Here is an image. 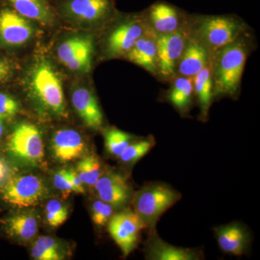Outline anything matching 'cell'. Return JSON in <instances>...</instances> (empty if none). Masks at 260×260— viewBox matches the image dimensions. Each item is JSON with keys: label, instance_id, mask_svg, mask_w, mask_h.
Masks as SVG:
<instances>
[{"label": "cell", "instance_id": "32", "mask_svg": "<svg viewBox=\"0 0 260 260\" xmlns=\"http://www.w3.org/2000/svg\"><path fill=\"white\" fill-rule=\"evenodd\" d=\"M18 102L8 94L0 93V115L5 117L14 116L18 112Z\"/></svg>", "mask_w": 260, "mask_h": 260}, {"label": "cell", "instance_id": "29", "mask_svg": "<svg viewBox=\"0 0 260 260\" xmlns=\"http://www.w3.org/2000/svg\"><path fill=\"white\" fill-rule=\"evenodd\" d=\"M68 207L60 200L53 199L48 202L45 207L46 219L49 225L59 227L68 218Z\"/></svg>", "mask_w": 260, "mask_h": 260}, {"label": "cell", "instance_id": "34", "mask_svg": "<svg viewBox=\"0 0 260 260\" xmlns=\"http://www.w3.org/2000/svg\"><path fill=\"white\" fill-rule=\"evenodd\" d=\"M68 178H69L70 183H71L72 186L73 188V191L75 192L84 193L85 192V189H84L83 184L80 181L76 171L73 169L68 170Z\"/></svg>", "mask_w": 260, "mask_h": 260}, {"label": "cell", "instance_id": "26", "mask_svg": "<svg viewBox=\"0 0 260 260\" xmlns=\"http://www.w3.org/2000/svg\"><path fill=\"white\" fill-rule=\"evenodd\" d=\"M76 172L83 185L94 186L102 174V165L95 155L84 156L77 165Z\"/></svg>", "mask_w": 260, "mask_h": 260}, {"label": "cell", "instance_id": "20", "mask_svg": "<svg viewBox=\"0 0 260 260\" xmlns=\"http://www.w3.org/2000/svg\"><path fill=\"white\" fill-rule=\"evenodd\" d=\"M200 257L199 251L171 245L155 236L149 239L146 246L148 259L198 260Z\"/></svg>", "mask_w": 260, "mask_h": 260}, {"label": "cell", "instance_id": "13", "mask_svg": "<svg viewBox=\"0 0 260 260\" xmlns=\"http://www.w3.org/2000/svg\"><path fill=\"white\" fill-rule=\"evenodd\" d=\"M34 32L28 19L10 8L0 10V44L6 47H20L31 39Z\"/></svg>", "mask_w": 260, "mask_h": 260}, {"label": "cell", "instance_id": "35", "mask_svg": "<svg viewBox=\"0 0 260 260\" xmlns=\"http://www.w3.org/2000/svg\"><path fill=\"white\" fill-rule=\"evenodd\" d=\"M5 172H6V169H5L4 164L0 160V181L4 178Z\"/></svg>", "mask_w": 260, "mask_h": 260}, {"label": "cell", "instance_id": "16", "mask_svg": "<svg viewBox=\"0 0 260 260\" xmlns=\"http://www.w3.org/2000/svg\"><path fill=\"white\" fill-rule=\"evenodd\" d=\"M211 59L209 51L194 37L189 35L178 61L177 68L179 76L194 78Z\"/></svg>", "mask_w": 260, "mask_h": 260}, {"label": "cell", "instance_id": "30", "mask_svg": "<svg viewBox=\"0 0 260 260\" xmlns=\"http://www.w3.org/2000/svg\"><path fill=\"white\" fill-rule=\"evenodd\" d=\"M114 208L99 200L94 202L91 207V217L93 223L98 226H104L109 223V220L114 215Z\"/></svg>", "mask_w": 260, "mask_h": 260}, {"label": "cell", "instance_id": "22", "mask_svg": "<svg viewBox=\"0 0 260 260\" xmlns=\"http://www.w3.org/2000/svg\"><path fill=\"white\" fill-rule=\"evenodd\" d=\"M193 88L203 119L208 117L213 99V80L211 59L203 69L193 78Z\"/></svg>", "mask_w": 260, "mask_h": 260}, {"label": "cell", "instance_id": "31", "mask_svg": "<svg viewBox=\"0 0 260 260\" xmlns=\"http://www.w3.org/2000/svg\"><path fill=\"white\" fill-rule=\"evenodd\" d=\"M53 182L56 189L61 191L64 199H66L74 191L68 178V169H62L57 171L54 174Z\"/></svg>", "mask_w": 260, "mask_h": 260}, {"label": "cell", "instance_id": "19", "mask_svg": "<svg viewBox=\"0 0 260 260\" xmlns=\"http://www.w3.org/2000/svg\"><path fill=\"white\" fill-rule=\"evenodd\" d=\"M219 246L225 252L241 256L249 245V234L239 223H231L215 229Z\"/></svg>", "mask_w": 260, "mask_h": 260}, {"label": "cell", "instance_id": "8", "mask_svg": "<svg viewBox=\"0 0 260 260\" xmlns=\"http://www.w3.org/2000/svg\"><path fill=\"white\" fill-rule=\"evenodd\" d=\"M94 40L88 34H78L68 38L57 48L56 54L61 64L77 73H87L91 69Z\"/></svg>", "mask_w": 260, "mask_h": 260}, {"label": "cell", "instance_id": "33", "mask_svg": "<svg viewBox=\"0 0 260 260\" xmlns=\"http://www.w3.org/2000/svg\"><path fill=\"white\" fill-rule=\"evenodd\" d=\"M14 73V67L9 59L0 56V83H5L11 79Z\"/></svg>", "mask_w": 260, "mask_h": 260}, {"label": "cell", "instance_id": "36", "mask_svg": "<svg viewBox=\"0 0 260 260\" xmlns=\"http://www.w3.org/2000/svg\"><path fill=\"white\" fill-rule=\"evenodd\" d=\"M3 132H4V124H3V117L1 115H0V138H1L2 135H3Z\"/></svg>", "mask_w": 260, "mask_h": 260}, {"label": "cell", "instance_id": "27", "mask_svg": "<svg viewBox=\"0 0 260 260\" xmlns=\"http://www.w3.org/2000/svg\"><path fill=\"white\" fill-rule=\"evenodd\" d=\"M105 147L108 153L114 157H119L126 147L133 142V137L120 129L112 128L104 134Z\"/></svg>", "mask_w": 260, "mask_h": 260}, {"label": "cell", "instance_id": "15", "mask_svg": "<svg viewBox=\"0 0 260 260\" xmlns=\"http://www.w3.org/2000/svg\"><path fill=\"white\" fill-rule=\"evenodd\" d=\"M53 155L59 162L73 161L83 156L86 145L81 135L72 129L58 130L51 140Z\"/></svg>", "mask_w": 260, "mask_h": 260}, {"label": "cell", "instance_id": "24", "mask_svg": "<svg viewBox=\"0 0 260 260\" xmlns=\"http://www.w3.org/2000/svg\"><path fill=\"white\" fill-rule=\"evenodd\" d=\"M193 92V78L179 76L173 82L168 99L178 111L184 113L190 107Z\"/></svg>", "mask_w": 260, "mask_h": 260}, {"label": "cell", "instance_id": "17", "mask_svg": "<svg viewBox=\"0 0 260 260\" xmlns=\"http://www.w3.org/2000/svg\"><path fill=\"white\" fill-rule=\"evenodd\" d=\"M72 103L80 119L88 127L99 129L104 124V116L96 98L89 89L80 87L72 94Z\"/></svg>", "mask_w": 260, "mask_h": 260}, {"label": "cell", "instance_id": "11", "mask_svg": "<svg viewBox=\"0 0 260 260\" xmlns=\"http://www.w3.org/2000/svg\"><path fill=\"white\" fill-rule=\"evenodd\" d=\"M61 13L78 23H102L114 14L113 0H63Z\"/></svg>", "mask_w": 260, "mask_h": 260}, {"label": "cell", "instance_id": "10", "mask_svg": "<svg viewBox=\"0 0 260 260\" xmlns=\"http://www.w3.org/2000/svg\"><path fill=\"white\" fill-rule=\"evenodd\" d=\"M109 232L124 256L129 255L139 242L140 231L145 229L134 210L126 209L113 215L109 222Z\"/></svg>", "mask_w": 260, "mask_h": 260}, {"label": "cell", "instance_id": "23", "mask_svg": "<svg viewBox=\"0 0 260 260\" xmlns=\"http://www.w3.org/2000/svg\"><path fill=\"white\" fill-rule=\"evenodd\" d=\"M6 224L8 234L23 242L32 240L39 231V220L32 212L16 214L10 217Z\"/></svg>", "mask_w": 260, "mask_h": 260}, {"label": "cell", "instance_id": "18", "mask_svg": "<svg viewBox=\"0 0 260 260\" xmlns=\"http://www.w3.org/2000/svg\"><path fill=\"white\" fill-rule=\"evenodd\" d=\"M156 37V34L149 29L125 55L128 60L144 68L153 75H158Z\"/></svg>", "mask_w": 260, "mask_h": 260}, {"label": "cell", "instance_id": "25", "mask_svg": "<svg viewBox=\"0 0 260 260\" xmlns=\"http://www.w3.org/2000/svg\"><path fill=\"white\" fill-rule=\"evenodd\" d=\"M31 254L37 260H62L66 256L62 246L51 237L38 238L32 245Z\"/></svg>", "mask_w": 260, "mask_h": 260}, {"label": "cell", "instance_id": "28", "mask_svg": "<svg viewBox=\"0 0 260 260\" xmlns=\"http://www.w3.org/2000/svg\"><path fill=\"white\" fill-rule=\"evenodd\" d=\"M154 145L155 141L151 138L132 142L119 155V160L124 164H134L148 154Z\"/></svg>", "mask_w": 260, "mask_h": 260}, {"label": "cell", "instance_id": "1", "mask_svg": "<svg viewBox=\"0 0 260 260\" xmlns=\"http://www.w3.org/2000/svg\"><path fill=\"white\" fill-rule=\"evenodd\" d=\"M247 32L210 56L213 97L234 98L239 93L246 59L251 50L252 42Z\"/></svg>", "mask_w": 260, "mask_h": 260}, {"label": "cell", "instance_id": "7", "mask_svg": "<svg viewBox=\"0 0 260 260\" xmlns=\"http://www.w3.org/2000/svg\"><path fill=\"white\" fill-rule=\"evenodd\" d=\"M149 29L143 13L124 18L108 35L106 40L108 56L111 57L125 56L135 42Z\"/></svg>", "mask_w": 260, "mask_h": 260}, {"label": "cell", "instance_id": "4", "mask_svg": "<svg viewBox=\"0 0 260 260\" xmlns=\"http://www.w3.org/2000/svg\"><path fill=\"white\" fill-rule=\"evenodd\" d=\"M180 193L167 184H148L133 194V210L144 224L153 231L159 218L180 200Z\"/></svg>", "mask_w": 260, "mask_h": 260}, {"label": "cell", "instance_id": "9", "mask_svg": "<svg viewBox=\"0 0 260 260\" xmlns=\"http://www.w3.org/2000/svg\"><path fill=\"white\" fill-rule=\"evenodd\" d=\"M189 35L186 22V25L177 31L157 36V70L158 75L162 78H171L175 74L178 61Z\"/></svg>", "mask_w": 260, "mask_h": 260}, {"label": "cell", "instance_id": "3", "mask_svg": "<svg viewBox=\"0 0 260 260\" xmlns=\"http://www.w3.org/2000/svg\"><path fill=\"white\" fill-rule=\"evenodd\" d=\"M28 87L38 104L54 116H67L64 92L60 78L47 59L35 61L28 75Z\"/></svg>", "mask_w": 260, "mask_h": 260}, {"label": "cell", "instance_id": "2", "mask_svg": "<svg viewBox=\"0 0 260 260\" xmlns=\"http://www.w3.org/2000/svg\"><path fill=\"white\" fill-rule=\"evenodd\" d=\"M189 35L201 43L210 56L248 31L247 25L235 15L188 17Z\"/></svg>", "mask_w": 260, "mask_h": 260}, {"label": "cell", "instance_id": "14", "mask_svg": "<svg viewBox=\"0 0 260 260\" xmlns=\"http://www.w3.org/2000/svg\"><path fill=\"white\" fill-rule=\"evenodd\" d=\"M93 187L99 200L109 203L114 208L124 206L133 198L129 182L119 173H103Z\"/></svg>", "mask_w": 260, "mask_h": 260}, {"label": "cell", "instance_id": "12", "mask_svg": "<svg viewBox=\"0 0 260 260\" xmlns=\"http://www.w3.org/2000/svg\"><path fill=\"white\" fill-rule=\"evenodd\" d=\"M149 28L157 36L177 31L186 25L188 16L177 7L158 1L143 13Z\"/></svg>", "mask_w": 260, "mask_h": 260}, {"label": "cell", "instance_id": "6", "mask_svg": "<svg viewBox=\"0 0 260 260\" xmlns=\"http://www.w3.org/2000/svg\"><path fill=\"white\" fill-rule=\"evenodd\" d=\"M10 153L24 164L36 165L44 156V145L39 128L28 122L18 124L12 132L7 145Z\"/></svg>", "mask_w": 260, "mask_h": 260}, {"label": "cell", "instance_id": "5", "mask_svg": "<svg viewBox=\"0 0 260 260\" xmlns=\"http://www.w3.org/2000/svg\"><path fill=\"white\" fill-rule=\"evenodd\" d=\"M6 203L20 208L35 206L49 195V189L42 178L34 174H24L13 178L1 189Z\"/></svg>", "mask_w": 260, "mask_h": 260}, {"label": "cell", "instance_id": "21", "mask_svg": "<svg viewBox=\"0 0 260 260\" xmlns=\"http://www.w3.org/2000/svg\"><path fill=\"white\" fill-rule=\"evenodd\" d=\"M19 14L44 25L54 23L55 15L47 0H7Z\"/></svg>", "mask_w": 260, "mask_h": 260}]
</instances>
